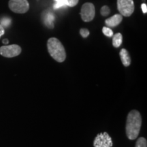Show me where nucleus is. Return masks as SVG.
Wrapping results in <instances>:
<instances>
[{"label":"nucleus","instance_id":"obj_1","mask_svg":"<svg viewBox=\"0 0 147 147\" xmlns=\"http://www.w3.org/2000/svg\"><path fill=\"white\" fill-rule=\"evenodd\" d=\"M142 125V117L140 113L133 110L128 114L126 123V135L128 139L134 140L138 136Z\"/></svg>","mask_w":147,"mask_h":147},{"label":"nucleus","instance_id":"obj_2","mask_svg":"<svg viewBox=\"0 0 147 147\" xmlns=\"http://www.w3.org/2000/svg\"><path fill=\"white\" fill-rule=\"evenodd\" d=\"M47 48L49 54L55 61L61 63L65 60L66 53L65 49L57 38H49L47 42Z\"/></svg>","mask_w":147,"mask_h":147},{"label":"nucleus","instance_id":"obj_3","mask_svg":"<svg viewBox=\"0 0 147 147\" xmlns=\"http://www.w3.org/2000/svg\"><path fill=\"white\" fill-rule=\"evenodd\" d=\"M117 9L123 16H130L134 11V0H117Z\"/></svg>","mask_w":147,"mask_h":147},{"label":"nucleus","instance_id":"obj_4","mask_svg":"<svg viewBox=\"0 0 147 147\" xmlns=\"http://www.w3.org/2000/svg\"><path fill=\"white\" fill-rule=\"evenodd\" d=\"M9 8L15 13H26L29 9V3L27 0H10Z\"/></svg>","mask_w":147,"mask_h":147},{"label":"nucleus","instance_id":"obj_5","mask_svg":"<svg viewBox=\"0 0 147 147\" xmlns=\"http://www.w3.org/2000/svg\"><path fill=\"white\" fill-rule=\"evenodd\" d=\"M21 48L17 45H5L0 47V55L7 58H12L21 54Z\"/></svg>","mask_w":147,"mask_h":147},{"label":"nucleus","instance_id":"obj_6","mask_svg":"<svg viewBox=\"0 0 147 147\" xmlns=\"http://www.w3.org/2000/svg\"><path fill=\"white\" fill-rule=\"evenodd\" d=\"M93 146L94 147H113V140L107 132H103L97 134L95 138Z\"/></svg>","mask_w":147,"mask_h":147},{"label":"nucleus","instance_id":"obj_7","mask_svg":"<svg viewBox=\"0 0 147 147\" xmlns=\"http://www.w3.org/2000/svg\"><path fill=\"white\" fill-rule=\"evenodd\" d=\"M95 15V6L91 3H85L82 5L80 10V16L84 22H90Z\"/></svg>","mask_w":147,"mask_h":147},{"label":"nucleus","instance_id":"obj_8","mask_svg":"<svg viewBox=\"0 0 147 147\" xmlns=\"http://www.w3.org/2000/svg\"><path fill=\"white\" fill-rule=\"evenodd\" d=\"M123 21V16L120 14H117L108 18L105 21V23L108 27H115Z\"/></svg>","mask_w":147,"mask_h":147},{"label":"nucleus","instance_id":"obj_9","mask_svg":"<svg viewBox=\"0 0 147 147\" xmlns=\"http://www.w3.org/2000/svg\"><path fill=\"white\" fill-rule=\"evenodd\" d=\"M44 16V22H45L46 26H47L49 28L53 29L54 27V22L55 16L52 12H45L43 14Z\"/></svg>","mask_w":147,"mask_h":147},{"label":"nucleus","instance_id":"obj_10","mask_svg":"<svg viewBox=\"0 0 147 147\" xmlns=\"http://www.w3.org/2000/svg\"><path fill=\"white\" fill-rule=\"evenodd\" d=\"M119 55H120V57L123 65L125 67H128L131 64V57H130L127 51L125 49H121Z\"/></svg>","mask_w":147,"mask_h":147},{"label":"nucleus","instance_id":"obj_11","mask_svg":"<svg viewBox=\"0 0 147 147\" xmlns=\"http://www.w3.org/2000/svg\"><path fill=\"white\" fill-rule=\"evenodd\" d=\"M113 45L114 47L119 48L123 42V36L120 33H117L113 36Z\"/></svg>","mask_w":147,"mask_h":147},{"label":"nucleus","instance_id":"obj_12","mask_svg":"<svg viewBox=\"0 0 147 147\" xmlns=\"http://www.w3.org/2000/svg\"><path fill=\"white\" fill-rule=\"evenodd\" d=\"M135 147H147V141L143 137H140L138 139L136 143Z\"/></svg>","mask_w":147,"mask_h":147},{"label":"nucleus","instance_id":"obj_13","mask_svg":"<svg viewBox=\"0 0 147 147\" xmlns=\"http://www.w3.org/2000/svg\"><path fill=\"white\" fill-rule=\"evenodd\" d=\"M11 19L8 17H3L0 19V25H2V27L4 28V27H8L10 26L11 24Z\"/></svg>","mask_w":147,"mask_h":147},{"label":"nucleus","instance_id":"obj_14","mask_svg":"<svg viewBox=\"0 0 147 147\" xmlns=\"http://www.w3.org/2000/svg\"><path fill=\"white\" fill-rule=\"evenodd\" d=\"M55 3L54 5V9H55V10L60 8H63V7L67 6L64 0H55Z\"/></svg>","mask_w":147,"mask_h":147},{"label":"nucleus","instance_id":"obj_15","mask_svg":"<svg viewBox=\"0 0 147 147\" xmlns=\"http://www.w3.org/2000/svg\"><path fill=\"white\" fill-rule=\"evenodd\" d=\"M103 34L105 35L106 36L108 37V38H111L113 36V32L110 27H104L102 29Z\"/></svg>","mask_w":147,"mask_h":147},{"label":"nucleus","instance_id":"obj_16","mask_svg":"<svg viewBox=\"0 0 147 147\" xmlns=\"http://www.w3.org/2000/svg\"><path fill=\"white\" fill-rule=\"evenodd\" d=\"M100 13L103 16H106L110 13V9L108 5H104L102 8H101Z\"/></svg>","mask_w":147,"mask_h":147},{"label":"nucleus","instance_id":"obj_17","mask_svg":"<svg viewBox=\"0 0 147 147\" xmlns=\"http://www.w3.org/2000/svg\"><path fill=\"white\" fill-rule=\"evenodd\" d=\"M67 6L74 7L78 4V0H64Z\"/></svg>","mask_w":147,"mask_h":147},{"label":"nucleus","instance_id":"obj_18","mask_svg":"<svg viewBox=\"0 0 147 147\" xmlns=\"http://www.w3.org/2000/svg\"><path fill=\"white\" fill-rule=\"evenodd\" d=\"M80 34L82 38H87L89 35V31L87 29H81L80 30Z\"/></svg>","mask_w":147,"mask_h":147},{"label":"nucleus","instance_id":"obj_19","mask_svg":"<svg viewBox=\"0 0 147 147\" xmlns=\"http://www.w3.org/2000/svg\"><path fill=\"white\" fill-rule=\"evenodd\" d=\"M141 8H142L143 13L146 14L147 12V5L146 3H142V4L141 5Z\"/></svg>","mask_w":147,"mask_h":147},{"label":"nucleus","instance_id":"obj_20","mask_svg":"<svg viewBox=\"0 0 147 147\" xmlns=\"http://www.w3.org/2000/svg\"><path fill=\"white\" fill-rule=\"evenodd\" d=\"M4 33H5L4 28L2 27V25H0V38H1V37L2 36L3 34H4Z\"/></svg>","mask_w":147,"mask_h":147},{"label":"nucleus","instance_id":"obj_21","mask_svg":"<svg viewBox=\"0 0 147 147\" xmlns=\"http://www.w3.org/2000/svg\"><path fill=\"white\" fill-rule=\"evenodd\" d=\"M2 42H3V44H4V45H8V44L9 43V41H8V40L4 39V40H3Z\"/></svg>","mask_w":147,"mask_h":147}]
</instances>
